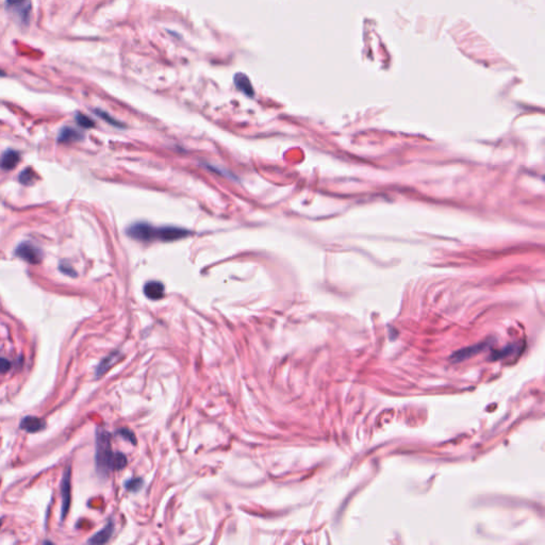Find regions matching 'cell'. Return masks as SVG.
<instances>
[{"mask_svg":"<svg viewBox=\"0 0 545 545\" xmlns=\"http://www.w3.org/2000/svg\"><path fill=\"white\" fill-rule=\"evenodd\" d=\"M126 233L129 237L140 242H153L156 240L172 242L187 237L191 234L189 230L180 228V227L163 226L156 228V227H153V225L144 222L133 223L128 227Z\"/></svg>","mask_w":545,"mask_h":545,"instance_id":"obj_1","label":"cell"},{"mask_svg":"<svg viewBox=\"0 0 545 545\" xmlns=\"http://www.w3.org/2000/svg\"><path fill=\"white\" fill-rule=\"evenodd\" d=\"M96 467L101 474L110 471H119L127 465V458L122 452H113L110 434L98 429L96 434Z\"/></svg>","mask_w":545,"mask_h":545,"instance_id":"obj_2","label":"cell"},{"mask_svg":"<svg viewBox=\"0 0 545 545\" xmlns=\"http://www.w3.org/2000/svg\"><path fill=\"white\" fill-rule=\"evenodd\" d=\"M6 9L21 24H28L32 9L30 0H7Z\"/></svg>","mask_w":545,"mask_h":545,"instance_id":"obj_3","label":"cell"},{"mask_svg":"<svg viewBox=\"0 0 545 545\" xmlns=\"http://www.w3.org/2000/svg\"><path fill=\"white\" fill-rule=\"evenodd\" d=\"M61 497H62V505H61V519L62 521L66 518L67 513L70 512L71 503H72V469L71 467H67L63 478L61 481Z\"/></svg>","mask_w":545,"mask_h":545,"instance_id":"obj_4","label":"cell"},{"mask_svg":"<svg viewBox=\"0 0 545 545\" xmlns=\"http://www.w3.org/2000/svg\"><path fill=\"white\" fill-rule=\"evenodd\" d=\"M15 255L18 258L26 261L27 263H30L33 265L40 264L43 260V252L38 246L33 245L29 242L20 243L15 249Z\"/></svg>","mask_w":545,"mask_h":545,"instance_id":"obj_5","label":"cell"},{"mask_svg":"<svg viewBox=\"0 0 545 545\" xmlns=\"http://www.w3.org/2000/svg\"><path fill=\"white\" fill-rule=\"evenodd\" d=\"M144 294L146 295V297H148L152 300L161 299L164 296L163 283L157 280L146 282L144 286Z\"/></svg>","mask_w":545,"mask_h":545,"instance_id":"obj_6","label":"cell"},{"mask_svg":"<svg viewBox=\"0 0 545 545\" xmlns=\"http://www.w3.org/2000/svg\"><path fill=\"white\" fill-rule=\"evenodd\" d=\"M45 426H46V423H45L44 419L37 416H26L20 422V428L31 434L39 433V431L45 428Z\"/></svg>","mask_w":545,"mask_h":545,"instance_id":"obj_7","label":"cell"},{"mask_svg":"<svg viewBox=\"0 0 545 545\" xmlns=\"http://www.w3.org/2000/svg\"><path fill=\"white\" fill-rule=\"evenodd\" d=\"M20 162V155L16 150L9 149L0 158V167L5 170L14 169Z\"/></svg>","mask_w":545,"mask_h":545,"instance_id":"obj_8","label":"cell"},{"mask_svg":"<svg viewBox=\"0 0 545 545\" xmlns=\"http://www.w3.org/2000/svg\"><path fill=\"white\" fill-rule=\"evenodd\" d=\"M113 531H114V524H113L112 521H110L104 528H102L100 531H98L97 533H95V535L88 540V543H90V544H105L111 539V537L113 535Z\"/></svg>","mask_w":545,"mask_h":545,"instance_id":"obj_9","label":"cell"},{"mask_svg":"<svg viewBox=\"0 0 545 545\" xmlns=\"http://www.w3.org/2000/svg\"><path fill=\"white\" fill-rule=\"evenodd\" d=\"M83 139V134L72 127H64L60 131L58 136V141L60 143H72L81 141Z\"/></svg>","mask_w":545,"mask_h":545,"instance_id":"obj_10","label":"cell"},{"mask_svg":"<svg viewBox=\"0 0 545 545\" xmlns=\"http://www.w3.org/2000/svg\"><path fill=\"white\" fill-rule=\"evenodd\" d=\"M234 83L236 85V87L241 90V92H243L245 95L249 96V97H253L254 96V88H253V85L251 83V81H249V79L246 75L244 74H236L235 77H234Z\"/></svg>","mask_w":545,"mask_h":545,"instance_id":"obj_11","label":"cell"},{"mask_svg":"<svg viewBox=\"0 0 545 545\" xmlns=\"http://www.w3.org/2000/svg\"><path fill=\"white\" fill-rule=\"evenodd\" d=\"M118 358H119L118 353H113L110 356L106 357L104 360H102L99 363V366L97 367V370H96L97 376H101V375H104L110 368H112V366L114 365V363L117 361Z\"/></svg>","mask_w":545,"mask_h":545,"instance_id":"obj_12","label":"cell"},{"mask_svg":"<svg viewBox=\"0 0 545 545\" xmlns=\"http://www.w3.org/2000/svg\"><path fill=\"white\" fill-rule=\"evenodd\" d=\"M39 179L38 174L31 167L25 168L18 176V181L24 186H32Z\"/></svg>","mask_w":545,"mask_h":545,"instance_id":"obj_13","label":"cell"},{"mask_svg":"<svg viewBox=\"0 0 545 545\" xmlns=\"http://www.w3.org/2000/svg\"><path fill=\"white\" fill-rule=\"evenodd\" d=\"M76 122L78 123L79 126H81L82 128H85V129L93 128L95 126V122L92 118H89L88 116L82 114V113H77Z\"/></svg>","mask_w":545,"mask_h":545,"instance_id":"obj_14","label":"cell"},{"mask_svg":"<svg viewBox=\"0 0 545 545\" xmlns=\"http://www.w3.org/2000/svg\"><path fill=\"white\" fill-rule=\"evenodd\" d=\"M125 488L128 491H132V492H138L141 488L143 487V480L141 478H131L129 480H127L126 482H125Z\"/></svg>","mask_w":545,"mask_h":545,"instance_id":"obj_15","label":"cell"},{"mask_svg":"<svg viewBox=\"0 0 545 545\" xmlns=\"http://www.w3.org/2000/svg\"><path fill=\"white\" fill-rule=\"evenodd\" d=\"M117 436H120L122 438H124L125 440L129 441L131 444L135 445L136 444V438L134 436V434L132 433V431L128 428H120L117 430Z\"/></svg>","mask_w":545,"mask_h":545,"instance_id":"obj_16","label":"cell"},{"mask_svg":"<svg viewBox=\"0 0 545 545\" xmlns=\"http://www.w3.org/2000/svg\"><path fill=\"white\" fill-rule=\"evenodd\" d=\"M95 112H96V114H97L98 116H100V117H101L102 119H105L106 122H108V123H109L110 125H113V126H115V127H123V125H122V123L117 122V120H116L115 118H113V117H111V116H110V115L108 114V113H106L105 111H101V110H95Z\"/></svg>","mask_w":545,"mask_h":545,"instance_id":"obj_17","label":"cell"},{"mask_svg":"<svg viewBox=\"0 0 545 545\" xmlns=\"http://www.w3.org/2000/svg\"><path fill=\"white\" fill-rule=\"evenodd\" d=\"M59 269L63 272L64 275H67L70 277H76L77 276V272L74 270L73 266L71 264H68L67 262H65V261H62V262L60 263Z\"/></svg>","mask_w":545,"mask_h":545,"instance_id":"obj_18","label":"cell"},{"mask_svg":"<svg viewBox=\"0 0 545 545\" xmlns=\"http://www.w3.org/2000/svg\"><path fill=\"white\" fill-rule=\"evenodd\" d=\"M11 369V362L6 358H0V374H6Z\"/></svg>","mask_w":545,"mask_h":545,"instance_id":"obj_19","label":"cell"},{"mask_svg":"<svg viewBox=\"0 0 545 545\" xmlns=\"http://www.w3.org/2000/svg\"><path fill=\"white\" fill-rule=\"evenodd\" d=\"M2 525H3V520L0 519V527H2Z\"/></svg>","mask_w":545,"mask_h":545,"instance_id":"obj_20","label":"cell"}]
</instances>
